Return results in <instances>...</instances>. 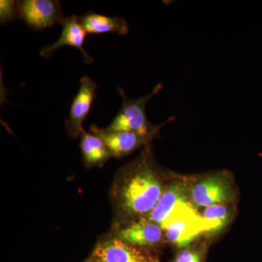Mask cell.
<instances>
[{"label": "cell", "instance_id": "cell-12", "mask_svg": "<svg viewBox=\"0 0 262 262\" xmlns=\"http://www.w3.org/2000/svg\"><path fill=\"white\" fill-rule=\"evenodd\" d=\"M186 198L187 190L184 184H173L163 192L158 204L149 213L147 220L161 227L176 207L182 202L187 201Z\"/></svg>", "mask_w": 262, "mask_h": 262}, {"label": "cell", "instance_id": "cell-9", "mask_svg": "<svg viewBox=\"0 0 262 262\" xmlns=\"http://www.w3.org/2000/svg\"><path fill=\"white\" fill-rule=\"evenodd\" d=\"M94 256L97 262H155L135 246L119 238L98 244Z\"/></svg>", "mask_w": 262, "mask_h": 262}, {"label": "cell", "instance_id": "cell-16", "mask_svg": "<svg viewBox=\"0 0 262 262\" xmlns=\"http://www.w3.org/2000/svg\"><path fill=\"white\" fill-rule=\"evenodd\" d=\"M175 262H202L201 255L192 250H186L179 253Z\"/></svg>", "mask_w": 262, "mask_h": 262}, {"label": "cell", "instance_id": "cell-10", "mask_svg": "<svg viewBox=\"0 0 262 262\" xmlns=\"http://www.w3.org/2000/svg\"><path fill=\"white\" fill-rule=\"evenodd\" d=\"M163 229L151 221L141 220L122 229L118 238L135 246H152L163 238Z\"/></svg>", "mask_w": 262, "mask_h": 262}, {"label": "cell", "instance_id": "cell-13", "mask_svg": "<svg viewBox=\"0 0 262 262\" xmlns=\"http://www.w3.org/2000/svg\"><path fill=\"white\" fill-rule=\"evenodd\" d=\"M80 136V147L84 161L88 165H99L111 156L110 149L98 136L88 134L84 130L81 133Z\"/></svg>", "mask_w": 262, "mask_h": 262}, {"label": "cell", "instance_id": "cell-17", "mask_svg": "<svg viewBox=\"0 0 262 262\" xmlns=\"http://www.w3.org/2000/svg\"><path fill=\"white\" fill-rule=\"evenodd\" d=\"M84 262H93V261H84Z\"/></svg>", "mask_w": 262, "mask_h": 262}, {"label": "cell", "instance_id": "cell-2", "mask_svg": "<svg viewBox=\"0 0 262 262\" xmlns=\"http://www.w3.org/2000/svg\"><path fill=\"white\" fill-rule=\"evenodd\" d=\"M163 84L160 82L155 85L152 91L142 97L130 99L121 88H119L118 93L122 98L121 110L110 124L104 128L110 132L127 131L146 135L159 130L161 125H154L148 120L146 107L151 98L158 94L163 89Z\"/></svg>", "mask_w": 262, "mask_h": 262}, {"label": "cell", "instance_id": "cell-5", "mask_svg": "<svg viewBox=\"0 0 262 262\" xmlns=\"http://www.w3.org/2000/svg\"><path fill=\"white\" fill-rule=\"evenodd\" d=\"M233 190L225 176H210L196 183L191 192L192 201L198 207H210L230 201Z\"/></svg>", "mask_w": 262, "mask_h": 262}, {"label": "cell", "instance_id": "cell-6", "mask_svg": "<svg viewBox=\"0 0 262 262\" xmlns=\"http://www.w3.org/2000/svg\"><path fill=\"white\" fill-rule=\"evenodd\" d=\"M80 89L71 104L70 117L66 120V127L73 138L80 135L82 124L89 115L97 91V84L91 77L84 76L80 80Z\"/></svg>", "mask_w": 262, "mask_h": 262}, {"label": "cell", "instance_id": "cell-3", "mask_svg": "<svg viewBox=\"0 0 262 262\" xmlns=\"http://www.w3.org/2000/svg\"><path fill=\"white\" fill-rule=\"evenodd\" d=\"M169 241L179 247H187L201 232H211L214 225L198 214L186 202H182L161 225Z\"/></svg>", "mask_w": 262, "mask_h": 262}, {"label": "cell", "instance_id": "cell-4", "mask_svg": "<svg viewBox=\"0 0 262 262\" xmlns=\"http://www.w3.org/2000/svg\"><path fill=\"white\" fill-rule=\"evenodd\" d=\"M19 18L31 28L43 29L62 24L63 13L57 0H23L18 1Z\"/></svg>", "mask_w": 262, "mask_h": 262}, {"label": "cell", "instance_id": "cell-14", "mask_svg": "<svg viewBox=\"0 0 262 262\" xmlns=\"http://www.w3.org/2000/svg\"><path fill=\"white\" fill-rule=\"evenodd\" d=\"M231 210L225 204L214 205L208 207L203 213V218L212 222L214 228L210 233H220L229 225L231 220Z\"/></svg>", "mask_w": 262, "mask_h": 262}, {"label": "cell", "instance_id": "cell-8", "mask_svg": "<svg viewBox=\"0 0 262 262\" xmlns=\"http://www.w3.org/2000/svg\"><path fill=\"white\" fill-rule=\"evenodd\" d=\"M95 135L102 139L113 156L120 158L130 154L141 145L154 137L156 133L142 135L137 133L127 131L110 132L104 128H98L96 125L91 126Z\"/></svg>", "mask_w": 262, "mask_h": 262}, {"label": "cell", "instance_id": "cell-7", "mask_svg": "<svg viewBox=\"0 0 262 262\" xmlns=\"http://www.w3.org/2000/svg\"><path fill=\"white\" fill-rule=\"evenodd\" d=\"M79 17L73 15L65 17L62 22L61 35L59 39L51 45L45 46L41 50L40 55L45 58H50L58 49L64 46H71L80 50L85 63H91L94 58L84 50L83 45L87 32L79 22Z\"/></svg>", "mask_w": 262, "mask_h": 262}, {"label": "cell", "instance_id": "cell-11", "mask_svg": "<svg viewBox=\"0 0 262 262\" xmlns=\"http://www.w3.org/2000/svg\"><path fill=\"white\" fill-rule=\"evenodd\" d=\"M78 19L86 32L90 34L116 33L125 35L129 30L127 20L120 16L110 17L89 11Z\"/></svg>", "mask_w": 262, "mask_h": 262}, {"label": "cell", "instance_id": "cell-15", "mask_svg": "<svg viewBox=\"0 0 262 262\" xmlns=\"http://www.w3.org/2000/svg\"><path fill=\"white\" fill-rule=\"evenodd\" d=\"M19 18L18 1L1 0L0 1V22L6 24Z\"/></svg>", "mask_w": 262, "mask_h": 262}, {"label": "cell", "instance_id": "cell-1", "mask_svg": "<svg viewBox=\"0 0 262 262\" xmlns=\"http://www.w3.org/2000/svg\"><path fill=\"white\" fill-rule=\"evenodd\" d=\"M149 160L144 157L122 187L120 204L128 214L149 213L163 195V186Z\"/></svg>", "mask_w": 262, "mask_h": 262}]
</instances>
